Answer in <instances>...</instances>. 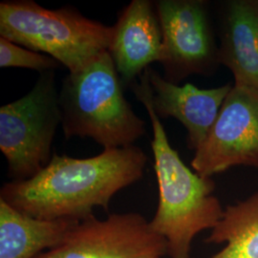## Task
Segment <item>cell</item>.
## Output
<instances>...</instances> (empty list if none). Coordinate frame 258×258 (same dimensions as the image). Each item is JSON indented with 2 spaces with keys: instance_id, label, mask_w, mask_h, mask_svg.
<instances>
[{
  "instance_id": "1",
  "label": "cell",
  "mask_w": 258,
  "mask_h": 258,
  "mask_svg": "<svg viewBox=\"0 0 258 258\" xmlns=\"http://www.w3.org/2000/svg\"><path fill=\"white\" fill-rule=\"evenodd\" d=\"M147 162V154L135 146L85 159L54 153L37 175L3 184L0 199L38 219L82 221L96 207L107 212L115 194L143 177Z\"/></svg>"
},
{
  "instance_id": "2",
  "label": "cell",
  "mask_w": 258,
  "mask_h": 258,
  "mask_svg": "<svg viewBox=\"0 0 258 258\" xmlns=\"http://www.w3.org/2000/svg\"><path fill=\"white\" fill-rule=\"evenodd\" d=\"M138 80L130 88L146 107L151 122V148L159 189L156 212L149 224L166 240L169 257L190 258L194 238L202 231L213 230L225 210L214 195L212 178L190 170L170 146L152 105V88L146 70Z\"/></svg>"
},
{
  "instance_id": "3",
  "label": "cell",
  "mask_w": 258,
  "mask_h": 258,
  "mask_svg": "<svg viewBox=\"0 0 258 258\" xmlns=\"http://www.w3.org/2000/svg\"><path fill=\"white\" fill-rule=\"evenodd\" d=\"M124 87L108 51L76 73H68L58 91L66 140L91 138L105 149L134 146L147 132L123 95Z\"/></svg>"
},
{
  "instance_id": "4",
  "label": "cell",
  "mask_w": 258,
  "mask_h": 258,
  "mask_svg": "<svg viewBox=\"0 0 258 258\" xmlns=\"http://www.w3.org/2000/svg\"><path fill=\"white\" fill-rule=\"evenodd\" d=\"M113 32V26L88 19L72 6L51 10L32 0L0 3V37L54 57L69 73L108 51Z\"/></svg>"
},
{
  "instance_id": "5",
  "label": "cell",
  "mask_w": 258,
  "mask_h": 258,
  "mask_svg": "<svg viewBox=\"0 0 258 258\" xmlns=\"http://www.w3.org/2000/svg\"><path fill=\"white\" fill-rule=\"evenodd\" d=\"M61 125L55 73H41L30 92L0 108V150L13 181L30 179L52 159V145Z\"/></svg>"
},
{
  "instance_id": "6",
  "label": "cell",
  "mask_w": 258,
  "mask_h": 258,
  "mask_svg": "<svg viewBox=\"0 0 258 258\" xmlns=\"http://www.w3.org/2000/svg\"><path fill=\"white\" fill-rule=\"evenodd\" d=\"M154 5L163 33L164 78L178 84L190 75L212 74L219 58L206 2L158 0Z\"/></svg>"
},
{
  "instance_id": "7",
  "label": "cell",
  "mask_w": 258,
  "mask_h": 258,
  "mask_svg": "<svg viewBox=\"0 0 258 258\" xmlns=\"http://www.w3.org/2000/svg\"><path fill=\"white\" fill-rule=\"evenodd\" d=\"M166 240L140 213H114L79 221L61 245L35 258H162Z\"/></svg>"
},
{
  "instance_id": "8",
  "label": "cell",
  "mask_w": 258,
  "mask_h": 258,
  "mask_svg": "<svg viewBox=\"0 0 258 258\" xmlns=\"http://www.w3.org/2000/svg\"><path fill=\"white\" fill-rule=\"evenodd\" d=\"M239 166L258 167V91L234 84L191 167L212 178Z\"/></svg>"
},
{
  "instance_id": "9",
  "label": "cell",
  "mask_w": 258,
  "mask_h": 258,
  "mask_svg": "<svg viewBox=\"0 0 258 258\" xmlns=\"http://www.w3.org/2000/svg\"><path fill=\"white\" fill-rule=\"evenodd\" d=\"M113 28L108 52L124 89L130 88L163 55V33L154 2L131 1L120 11Z\"/></svg>"
},
{
  "instance_id": "10",
  "label": "cell",
  "mask_w": 258,
  "mask_h": 258,
  "mask_svg": "<svg viewBox=\"0 0 258 258\" xmlns=\"http://www.w3.org/2000/svg\"><path fill=\"white\" fill-rule=\"evenodd\" d=\"M146 72L152 88V105L157 116L179 120L187 132V148L196 151L215 122L231 84L202 89L191 83H170L150 66Z\"/></svg>"
},
{
  "instance_id": "11",
  "label": "cell",
  "mask_w": 258,
  "mask_h": 258,
  "mask_svg": "<svg viewBox=\"0 0 258 258\" xmlns=\"http://www.w3.org/2000/svg\"><path fill=\"white\" fill-rule=\"evenodd\" d=\"M219 63L231 70L234 84L258 91V2L231 1L223 21Z\"/></svg>"
},
{
  "instance_id": "12",
  "label": "cell",
  "mask_w": 258,
  "mask_h": 258,
  "mask_svg": "<svg viewBox=\"0 0 258 258\" xmlns=\"http://www.w3.org/2000/svg\"><path fill=\"white\" fill-rule=\"evenodd\" d=\"M78 220H43L0 199V258H35L62 244Z\"/></svg>"
},
{
  "instance_id": "13",
  "label": "cell",
  "mask_w": 258,
  "mask_h": 258,
  "mask_svg": "<svg viewBox=\"0 0 258 258\" xmlns=\"http://www.w3.org/2000/svg\"><path fill=\"white\" fill-rule=\"evenodd\" d=\"M205 242L226 244L212 258H258V191L228 206Z\"/></svg>"
},
{
  "instance_id": "14",
  "label": "cell",
  "mask_w": 258,
  "mask_h": 258,
  "mask_svg": "<svg viewBox=\"0 0 258 258\" xmlns=\"http://www.w3.org/2000/svg\"><path fill=\"white\" fill-rule=\"evenodd\" d=\"M60 63L50 55L37 53L0 37V67L25 68L44 73L54 71Z\"/></svg>"
},
{
  "instance_id": "15",
  "label": "cell",
  "mask_w": 258,
  "mask_h": 258,
  "mask_svg": "<svg viewBox=\"0 0 258 258\" xmlns=\"http://www.w3.org/2000/svg\"><path fill=\"white\" fill-rule=\"evenodd\" d=\"M155 258H159V257H155Z\"/></svg>"
}]
</instances>
